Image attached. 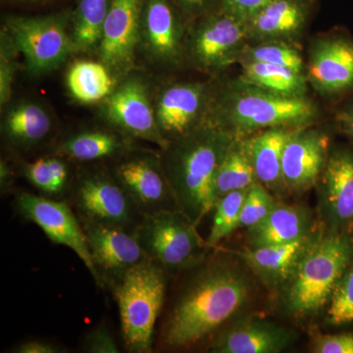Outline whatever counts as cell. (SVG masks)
Returning a JSON list of instances; mask_svg holds the SVG:
<instances>
[{
    "label": "cell",
    "mask_w": 353,
    "mask_h": 353,
    "mask_svg": "<svg viewBox=\"0 0 353 353\" xmlns=\"http://www.w3.org/2000/svg\"><path fill=\"white\" fill-rule=\"evenodd\" d=\"M245 61H257L279 65L303 74V60L296 48L284 41H264L263 43L250 48L246 54Z\"/></svg>",
    "instance_id": "33"
},
{
    "label": "cell",
    "mask_w": 353,
    "mask_h": 353,
    "mask_svg": "<svg viewBox=\"0 0 353 353\" xmlns=\"http://www.w3.org/2000/svg\"><path fill=\"white\" fill-rule=\"evenodd\" d=\"M296 131L290 127L271 128L245 141L257 180L268 190L279 192L285 189L282 176L283 152Z\"/></svg>",
    "instance_id": "26"
},
{
    "label": "cell",
    "mask_w": 353,
    "mask_h": 353,
    "mask_svg": "<svg viewBox=\"0 0 353 353\" xmlns=\"http://www.w3.org/2000/svg\"><path fill=\"white\" fill-rule=\"evenodd\" d=\"M179 11L188 19L208 15L213 0H174Z\"/></svg>",
    "instance_id": "40"
},
{
    "label": "cell",
    "mask_w": 353,
    "mask_h": 353,
    "mask_svg": "<svg viewBox=\"0 0 353 353\" xmlns=\"http://www.w3.org/2000/svg\"><path fill=\"white\" fill-rule=\"evenodd\" d=\"M317 234L316 232H312L290 243L250 248L232 253L240 257L266 287L278 289L287 284Z\"/></svg>",
    "instance_id": "20"
},
{
    "label": "cell",
    "mask_w": 353,
    "mask_h": 353,
    "mask_svg": "<svg viewBox=\"0 0 353 353\" xmlns=\"http://www.w3.org/2000/svg\"><path fill=\"white\" fill-rule=\"evenodd\" d=\"M13 2H17V3H26V4H37L43 3V2L50 1V0H11Z\"/></svg>",
    "instance_id": "44"
},
{
    "label": "cell",
    "mask_w": 353,
    "mask_h": 353,
    "mask_svg": "<svg viewBox=\"0 0 353 353\" xmlns=\"http://www.w3.org/2000/svg\"><path fill=\"white\" fill-rule=\"evenodd\" d=\"M196 225L180 210L145 216L134 230L148 259L167 274H178L199 267L209 250Z\"/></svg>",
    "instance_id": "6"
},
{
    "label": "cell",
    "mask_w": 353,
    "mask_h": 353,
    "mask_svg": "<svg viewBox=\"0 0 353 353\" xmlns=\"http://www.w3.org/2000/svg\"><path fill=\"white\" fill-rule=\"evenodd\" d=\"M329 137L314 131H297L284 148L282 176L285 189L303 192L319 181L330 155Z\"/></svg>",
    "instance_id": "18"
},
{
    "label": "cell",
    "mask_w": 353,
    "mask_h": 353,
    "mask_svg": "<svg viewBox=\"0 0 353 353\" xmlns=\"http://www.w3.org/2000/svg\"><path fill=\"white\" fill-rule=\"evenodd\" d=\"M117 81L106 65L92 60L76 61L66 76L70 94L83 104L103 101L113 92Z\"/></svg>",
    "instance_id": "27"
},
{
    "label": "cell",
    "mask_w": 353,
    "mask_h": 353,
    "mask_svg": "<svg viewBox=\"0 0 353 353\" xmlns=\"http://www.w3.org/2000/svg\"><path fill=\"white\" fill-rule=\"evenodd\" d=\"M19 51L16 48L10 34L2 27L0 34V104L1 108L10 101L13 83L17 72V57Z\"/></svg>",
    "instance_id": "36"
},
{
    "label": "cell",
    "mask_w": 353,
    "mask_h": 353,
    "mask_svg": "<svg viewBox=\"0 0 353 353\" xmlns=\"http://www.w3.org/2000/svg\"><path fill=\"white\" fill-rule=\"evenodd\" d=\"M14 208L21 217L41 228L53 243L73 250L97 282L82 223L71 204L41 194L21 192L14 199Z\"/></svg>",
    "instance_id": "11"
},
{
    "label": "cell",
    "mask_w": 353,
    "mask_h": 353,
    "mask_svg": "<svg viewBox=\"0 0 353 353\" xmlns=\"http://www.w3.org/2000/svg\"><path fill=\"white\" fill-rule=\"evenodd\" d=\"M257 183L259 182L248 157L245 141L236 137L216 173V202L230 192L248 190Z\"/></svg>",
    "instance_id": "30"
},
{
    "label": "cell",
    "mask_w": 353,
    "mask_h": 353,
    "mask_svg": "<svg viewBox=\"0 0 353 353\" xmlns=\"http://www.w3.org/2000/svg\"><path fill=\"white\" fill-rule=\"evenodd\" d=\"M312 232V215L308 209L278 202L261 222L248 229L246 241L250 248H262L290 243Z\"/></svg>",
    "instance_id": "24"
},
{
    "label": "cell",
    "mask_w": 353,
    "mask_h": 353,
    "mask_svg": "<svg viewBox=\"0 0 353 353\" xmlns=\"http://www.w3.org/2000/svg\"><path fill=\"white\" fill-rule=\"evenodd\" d=\"M296 334L261 320L239 322L223 330L209 347L213 353H278L294 343Z\"/></svg>",
    "instance_id": "21"
},
{
    "label": "cell",
    "mask_w": 353,
    "mask_h": 353,
    "mask_svg": "<svg viewBox=\"0 0 353 353\" xmlns=\"http://www.w3.org/2000/svg\"><path fill=\"white\" fill-rule=\"evenodd\" d=\"M272 0H218L221 10L248 24L262 7Z\"/></svg>",
    "instance_id": "38"
},
{
    "label": "cell",
    "mask_w": 353,
    "mask_h": 353,
    "mask_svg": "<svg viewBox=\"0 0 353 353\" xmlns=\"http://www.w3.org/2000/svg\"><path fill=\"white\" fill-rule=\"evenodd\" d=\"M111 0H79L72 13L71 37L75 52L99 50Z\"/></svg>",
    "instance_id": "29"
},
{
    "label": "cell",
    "mask_w": 353,
    "mask_h": 353,
    "mask_svg": "<svg viewBox=\"0 0 353 353\" xmlns=\"http://www.w3.org/2000/svg\"><path fill=\"white\" fill-rule=\"evenodd\" d=\"M308 76L324 94L353 92V41L343 34L321 39L310 55Z\"/></svg>",
    "instance_id": "19"
},
{
    "label": "cell",
    "mask_w": 353,
    "mask_h": 353,
    "mask_svg": "<svg viewBox=\"0 0 353 353\" xmlns=\"http://www.w3.org/2000/svg\"><path fill=\"white\" fill-rule=\"evenodd\" d=\"M181 12L174 0H145L139 48L152 63L178 64L183 52Z\"/></svg>",
    "instance_id": "15"
},
{
    "label": "cell",
    "mask_w": 353,
    "mask_h": 353,
    "mask_svg": "<svg viewBox=\"0 0 353 353\" xmlns=\"http://www.w3.org/2000/svg\"><path fill=\"white\" fill-rule=\"evenodd\" d=\"M336 119L341 131L353 139V99L338 111Z\"/></svg>",
    "instance_id": "42"
},
{
    "label": "cell",
    "mask_w": 353,
    "mask_h": 353,
    "mask_svg": "<svg viewBox=\"0 0 353 353\" xmlns=\"http://www.w3.org/2000/svg\"><path fill=\"white\" fill-rule=\"evenodd\" d=\"M53 131L50 112L39 102L23 99L7 109L2 119V137L14 150L27 152L43 145Z\"/></svg>",
    "instance_id": "22"
},
{
    "label": "cell",
    "mask_w": 353,
    "mask_h": 353,
    "mask_svg": "<svg viewBox=\"0 0 353 353\" xmlns=\"http://www.w3.org/2000/svg\"><path fill=\"white\" fill-rule=\"evenodd\" d=\"M320 181V211L325 231H353V150L330 152Z\"/></svg>",
    "instance_id": "16"
},
{
    "label": "cell",
    "mask_w": 353,
    "mask_h": 353,
    "mask_svg": "<svg viewBox=\"0 0 353 353\" xmlns=\"http://www.w3.org/2000/svg\"><path fill=\"white\" fill-rule=\"evenodd\" d=\"M310 0H272L248 21V36L265 41H282L303 29Z\"/></svg>",
    "instance_id": "23"
},
{
    "label": "cell",
    "mask_w": 353,
    "mask_h": 353,
    "mask_svg": "<svg viewBox=\"0 0 353 353\" xmlns=\"http://www.w3.org/2000/svg\"><path fill=\"white\" fill-rule=\"evenodd\" d=\"M82 350L88 353H118L119 347L106 325L90 330L82 341Z\"/></svg>",
    "instance_id": "37"
},
{
    "label": "cell",
    "mask_w": 353,
    "mask_h": 353,
    "mask_svg": "<svg viewBox=\"0 0 353 353\" xmlns=\"http://www.w3.org/2000/svg\"><path fill=\"white\" fill-rule=\"evenodd\" d=\"M15 353H62L66 352V348L50 341L34 340L20 343L14 347Z\"/></svg>",
    "instance_id": "41"
},
{
    "label": "cell",
    "mask_w": 353,
    "mask_h": 353,
    "mask_svg": "<svg viewBox=\"0 0 353 353\" xmlns=\"http://www.w3.org/2000/svg\"><path fill=\"white\" fill-rule=\"evenodd\" d=\"M248 190L230 192L216 202L213 208L212 226L205 240L209 248H216L225 238L239 229L241 206Z\"/></svg>",
    "instance_id": "32"
},
{
    "label": "cell",
    "mask_w": 353,
    "mask_h": 353,
    "mask_svg": "<svg viewBox=\"0 0 353 353\" xmlns=\"http://www.w3.org/2000/svg\"><path fill=\"white\" fill-rule=\"evenodd\" d=\"M168 274L152 259L131 269L114 285L121 333L128 352H153L155 325L163 307Z\"/></svg>",
    "instance_id": "5"
},
{
    "label": "cell",
    "mask_w": 353,
    "mask_h": 353,
    "mask_svg": "<svg viewBox=\"0 0 353 353\" xmlns=\"http://www.w3.org/2000/svg\"><path fill=\"white\" fill-rule=\"evenodd\" d=\"M110 171L143 217L179 210L160 155L134 150L119 157Z\"/></svg>",
    "instance_id": "10"
},
{
    "label": "cell",
    "mask_w": 353,
    "mask_h": 353,
    "mask_svg": "<svg viewBox=\"0 0 353 353\" xmlns=\"http://www.w3.org/2000/svg\"><path fill=\"white\" fill-rule=\"evenodd\" d=\"M102 103V116L114 130L131 139L148 141L164 150L169 143L162 136L143 78L128 75Z\"/></svg>",
    "instance_id": "9"
},
{
    "label": "cell",
    "mask_w": 353,
    "mask_h": 353,
    "mask_svg": "<svg viewBox=\"0 0 353 353\" xmlns=\"http://www.w3.org/2000/svg\"><path fill=\"white\" fill-rule=\"evenodd\" d=\"M72 13L63 11L41 16H11L4 27L23 55L32 76L50 73L75 52L71 37Z\"/></svg>",
    "instance_id": "7"
},
{
    "label": "cell",
    "mask_w": 353,
    "mask_h": 353,
    "mask_svg": "<svg viewBox=\"0 0 353 353\" xmlns=\"http://www.w3.org/2000/svg\"><path fill=\"white\" fill-rule=\"evenodd\" d=\"M236 138L208 122L161 150V163L179 210L199 226L213 211L215 176Z\"/></svg>",
    "instance_id": "2"
},
{
    "label": "cell",
    "mask_w": 353,
    "mask_h": 353,
    "mask_svg": "<svg viewBox=\"0 0 353 353\" xmlns=\"http://www.w3.org/2000/svg\"><path fill=\"white\" fill-rule=\"evenodd\" d=\"M81 221V220H80ZM99 288L114 285L138 265L148 260L134 231L81 221Z\"/></svg>",
    "instance_id": "12"
},
{
    "label": "cell",
    "mask_w": 353,
    "mask_h": 353,
    "mask_svg": "<svg viewBox=\"0 0 353 353\" xmlns=\"http://www.w3.org/2000/svg\"><path fill=\"white\" fill-rule=\"evenodd\" d=\"M68 161L67 158L54 153L23 164L22 174L43 196L64 201L73 185Z\"/></svg>",
    "instance_id": "28"
},
{
    "label": "cell",
    "mask_w": 353,
    "mask_h": 353,
    "mask_svg": "<svg viewBox=\"0 0 353 353\" xmlns=\"http://www.w3.org/2000/svg\"><path fill=\"white\" fill-rule=\"evenodd\" d=\"M208 109V88L199 83L168 85L157 95L154 105L158 128L168 143L201 126Z\"/></svg>",
    "instance_id": "17"
},
{
    "label": "cell",
    "mask_w": 353,
    "mask_h": 353,
    "mask_svg": "<svg viewBox=\"0 0 353 353\" xmlns=\"http://www.w3.org/2000/svg\"><path fill=\"white\" fill-rule=\"evenodd\" d=\"M145 0H111L99 53L117 80L129 75L139 48Z\"/></svg>",
    "instance_id": "14"
},
{
    "label": "cell",
    "mask_w": 353,
    "mask_h": 353,
    "mask_svg": "<svg viewBox=\"0 0 353 353\" xmlns=\"http://www.w3.org/2000/svg\"><path fill=\"white\" fill-rule=\"evenodd\" d=\"M248 25L221 10L202 16L190 31L188 51L192 63L206 72L230 66L241 55Z\"/></svg>",
    "instance_id": "13"
},
{
    "label": "cell",
    "mask_w": 353,
    "mask_h": 353,
    "mask_svg": "<svg viewBox=\"0 0 353 353\" xmlns=\"http://www.w3.org/2000/svg\"><path fill=\"white\" fill-rule=\"evenodd\" d=\"M69 203L81 221L134 231L143 215L111 171L85 172L70 190Z\"/></svg>",
    "instance_id": "8"
},
{
    "label": "cell",
    "mask_w": 353,
    "mask_h": 353,
    "mask_svg": "<svg viewBox=\"0 0 353 353\" xmlns=\"http://www.w3.org/2000/svg\"><path fill=\"white\" fill-rule=\"evenodd\" d=\"M252 294L245 274L225 260L202 267L181 290L162 331L165 347H190L239 314Z\"/></svg>",
    "instance_id": "1"
},
{
    "label": "cell",
    "mask_w": 353,
    "mask_h": 353,
    "mask_svg": "<svg viewBox=\"0 0 353 353\" xmlns=\"http://www.w3.org/2000/svg\"><path fill=\"white\" fill-rule=\"evenodd\" d=\"M241 81L272 94L301 97L306 92L303 74L279 65L257 61L243 62Z\"/></svg>",
    "instance_id": "31"
},
{
    "label": "cell",
    "mask_w": 353,
    "mask_h": 353,
    "mask_svg": "<svg viewBox=\"0 0 353 353\" xmlns=\"http://www.w3.org/2000/svg\"><path fill=\"white\" fill-rule=\"evenodd\" d=\"M205 121L240 138L257 130L299 127L314 117V105L304 97L272 94L241 81L213 104Z\"/></svg>",
    "instance_id": "4"
},
{
    "label": "cell",
    "mask_w": 353,
    "mask_h": 353,
    "mask_svg": "<svg viewBox=\"0 0 353 353\" xmlns=\"http://www.w3.org/2000/svg\"><path fill=\"white\" fill-rule=\"evenodd\" d=\"M278 202L265 185L257 183L248 189L241 206L239 229H250L259 224L271 212Z\"/></svg>",
    "instance_id": "35"
},
{
    "label": "cell",
    "mask_w": 353,
    "mask_h": 353,
    "mask_svg": "<svg viewBox=\"0 0 353 353\" xmlns=\"http://www.w3.org/2000/svg\"><path fill=\"white\" fill-rule=\"evenodd\" d=\"M14 175L12 168L7 163L6 160L0 161V188L2 194H6L7 190H10L13 185Z\"/></svg>",
    "instance_id": "43"
},
{
    "label": "cell",
    "mask_w": 353,
    "mask_h": 353,
    "mask_svg": "<svg viewBox=\"0 0 353 353\" xmlns=\"http://www.w3.org/2000/svg\"><path fill=\"white\" fill-rule=\"evenodd\" d=\"M132 139L116 130H85L64 139L54 153L82 163L101 161L119 158L134 150Z\"/></svg>",
    "instance_id": "25"
},
{
    "label": "cell",
    "mask_w": 353,
    "mask_h": 353,
    "mask_svg": "<svg viewBox=\"0 0 353 353\" xmlns=\"http://www.w3.org/2000/svg\"><path fill=\"white\" fill-rule=\"evenodd\" d=\"M327 317L330 324L334 326L353 321V259L334 287Z\"/></svg>",
    "instance_id": "34"
},
{
    "label": "cell",
    "mask_w": 353,
    "mask_h": 353,
    "mask_svg": "<svg viewBox=\"0 0 353 353\" xmlns=\"http://www.w3.org/2000/svg\"><path fill=\"white\" fill-rule=\"evenodd\" d=\"M352 259L353 231L318 233L283 287L285 310L299 317L321 312Z\"/></svg>",
    "instance_id": "3"
},
{
    "label": "cell",
    "mask_w": 353,
    "mask_h": 353,
    "mask_svg": "<svg viewBox=\"0 0 353 353\" xmlns=\"http://www.w3.org/2000/svg\"><path fill=\"white\" fill-rule=\"evenodd\" d=\"M316 353H353V333L323 336L313 345Z\"/></svg>",
    "instance_id": "39"
}]
</instances>
